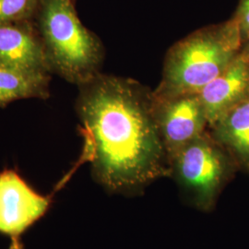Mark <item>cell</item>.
Masks as SVG:
<instances>
[{
  "mask_svg": "<svg viewBox=\"0 0 249 249\" xmlns=\"http://www.w3.org/2000/svg\"><path fill=\"white\" fill-rule=\"evenodd\" d=\"M239 29L243 45L249 43V0H239L238 7L232 16Z\"/></svg>",
  "mask_w": 249,
  "mask_h": 249,
  "instance_id": "12",
  "label": "cell"
},
{
  "mask_svg": "<svg viewBox=\"0 0 249 249\" xmlns=\"http://www.w3.org/2000/svg\"><path fill=\"white\" fill-rule=\"evenodd\" d=\"M153 107L160 137L169 159L209 127L204 107L198 94H184L168 98H156L153 95Z\"/></svg>",
  "mask_w": 249,
  "mask_h": 249,
  "instance_id": "5",
  "label": "cell"
},
{
  "mask_svg": "<svg viewBox=\"0 0 249 249\" xmlns=\"http://www.w3.org/2000/svg\"><path fill=\"white\" fill-rule=\"evenodd\" d=\"M50 202L16 171L4 170L0 173V232L18 237L45 215Z\"/></svg>",
  "mask_w": 249,
  "mask_h": 249,
  "instance_id": "6",
  "label": "cell"
},
{
  "mask_svg": "<svg viewBox=\"0 0 249 249\" xmlns=\"http://www.w3.org/2000/svg\"><path fill=\"white\" fill-rule=\"evenodd\" d=\"M8 249H23L21 244L19 243L18 237H12L11 238V243L9 245Z\"/></svg>",
  "mask_w": 249,
  "mask_h": 249,
  "instance_id": "13",
  "label": "cell"
},
{
  "mask_svg": "<svg viewBox=\"0 0 249 249\" xmlns=\"http://www.w3.org/2000/svg\"><path fill=\"white\" fill-rule=\"evenodd\" d=\"M240 33L233 17L203 27L178 41L166 53L156 98L197 94L240 53Z\"/></svg>",
  "mask_w": 249,
  "mask_h": 249,
  "instance_id": "2",
  "label": "cell"
},
{
  "mask_svg": "<svg viewBox=\"0 0 249 249\" xmlns=\"http://www.w3.org/2000/svg\"><path fill=\"white\" fill-rule=\"evenodd\" d=\"M34 21L51 72L77 86L102 73L104 45L81 23L73 0H41Z\"/></svg>",
  "mask_w": 249,
  "mask_h": 249,
  "instance_id": "3",
  "label": "cell"
},
{
  "mask_svg": "<svg viewBox=\"0 0 249 249\" xmlns=\"http://www.w3.org/2000/svg\"><path fill=\"white\" fill-rule=\"evenodd\" d=\"M169 162L170 176L192 204L203 211L215 204L223 187L238 169L209 130L177 151Z\"/></svg>",
  "mask_w": 249,
  "mask_h": 249,
  "instance_id": "4",
  "label": "cell"
},
{
  "mask_svg": "<svg viewBox=\"0 0 249 249\" xmlns=\"http://www.w3.org/2000/svg\"><path fill=\"white\" fill-rule=\"evenodd\" d=\"M241 53H242V55L246 58V60H247L249 64V44H246V45H244L242 46Z\"/></svg>",
  "mask_w": 249,
  "mask_h": 249,
  "instance_id": "14",
  "label": "cell"
},
{
  "mask_svg": "<svg viewBox=\"0 0 249 249\" xmlns=\"http://www.w3.org/2000/svg\"><path fill=\"white\" fill-rule=\"evenodd\" d=\"M50 73L28 72L0 66V107L20 99L50 96Z\"/></svg>",
  "mask_w": 249,
  "mask_h": 249,
  "instance_id": "10",
  "label": "cell"
},
{
  "mask_svg": "<svg viewBox=\"0 0 249 249\" xmlns=\"http://www.w3.org/2000/svg\"><path fill=\"white\" fill-rule=\"evenodd\" d=\"M211 126L231 107L249 96V64L239 53L230 66L198 93Z\"/></svg>",
  "mask_w": 249,
  "mask_h": 249,
  "instance_id": "8",
  "label": "cell"
},
{
  "mask_svg": "<svg viewBox=\"0 0 249 249\" xmlns=\"http://www.w3.org/2000/svg\"><path fill=\"white\" fill-rule=\"evenodd\" d=\"M41 0H0V25L34 20Z\"/></svg>",
  "mask_w": 249,
  "mask_h": 249,
  "instance_id": "11",
  "label": "cell"
},
{
  "mask_svg": "<svg viewBox=\"0 0 249 249\" xmlns=\"http://www.w3.org/2000/svg\"><path fill=\"white\" fill-rule=\"evenodd\" d=\"M79 88L76 111L97 183L126 194L170 176L152 91L138 81L103 73Z\"/></svg>",
  "mask_w": 249,
  "mask_h": 249,
  "instance_id": "1",
  "label": "cell"
},
{
  "mask_svg": "<svg viewBox=\"0 0 249 249\" xmlns=\"http://www.w3.org/2000/svg\"><path fill=\"white\" fill-rule=\"evenodd\" d=\"M209 132L237 168L249 173V96L219 117L209 126Z\"/></svg>",
  "mask_w": 249,
  "mask_h": 249,
  "instance_id": "9",
  "label": "cell"
},
{
  "mask_svg": "<svg viewBox=\"0 0 249 249\" xmlns=\"http://www.w3.org/2000/svg\"><path fill=\"white\" fill-rule=\"evenodd\" d=\"M0 66L22 71L51 73L34 20L0 25Z\"/></svg>",
  "mask_w": 249,
  "mask_h": 249,
  "instance_id": "7",
  "label": "cell"
}]
</instances>
